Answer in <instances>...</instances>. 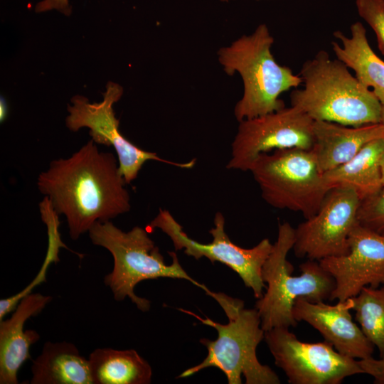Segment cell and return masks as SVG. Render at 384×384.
Masks as SVG:
<instances>
[{
  "mask_svg": "<svg viewBox=\"0 0 384 384\" xmlns=\"http://www.w3.org/2000/svg\"><path fill=\"white\" fill-rule=\"evenodd\" d=\"M206 294L215 299L228 318L223 324L206 317L203 319L192 312L203 324L216 329L218 338L200 342L208 349V355L199 364L185 370L178 378H187L209 367L221 370L229 384H279L278 375L268 366L260 363L256 355L258 344L265 338L257 310L245 309L244 302L223 293L210 289Z\"/></svg>",
  "mask_w": 384,
  "mask_h": 384,
  "instance_id": "obj_4",
  "label": "cell"
},
{
  "mask_svg": "<svg viewBox=\"0 0 384 384\" xmlns=\"http://www.w3.org/2000/svg\"><path fill=\"white\" fill-rule=\"evenodd\" d=\"M352 298L355 320L368 340L377 348L379 358L384 359V284L365 287Z\"/></svg>",
  "mask_w": 384,
  "mask_h": 384,
  "instance_id": "obj_21",
  "label": "cell"
},
{
  "mask_svg": "<svg viewBox=\"0 0 384 384\" xmlns=\"http://www.w3.org/2000/svg\"><path fill=\"white\" fill-rule=\"evenodd\" d=\"M31 373V384H93L88 358L67 341L46 342Z\"/></svg>",
  "mask_w": 384,
  "mask_h": 384,
  "instance_id": "obj_18",
  "label": "cell"
},
{
  "mask_svg": "<svg viewBox=\"0 0 384 384\" xmlns=\"http://www.w3.org/2000/svg\"><path fill=\"white\" fill-rule=\"evenodd\" d=\"M360 203L361 199L353 188H331L316 213L294 228V255L319 261L347 254L349 235L358 223Z\"/></svg>",
  "mask_w": 384,
  "mask_h": 384,
  "instance_id": "obj_12",
  "label": "cell"
},
{
  "mask_svg": "<svg viewBox=\"0 0 384 384\" xmlns=\"http://www.w3.org/2000/svg\"><path fill=\"white\" fill-rule=\"evenodd\" d=\"M88 233L94 245L105 248L112 255L113 269L105 277L104 283L116 301L128 297L139 310L148 311L150 301L138 297L134 293L135 287L142 281L160 277L186 279L206 292L209 289L186 273L176 252H168L172 262L166 265L146 228L135 226L125 232L110 220L95 223Z\"/></svg>",
  "mask_w": 384,
  "mask_h": 384,
  "instance_id": "obj_5",
  "label": "cell"
},
{
  "mask_svg": "<svg viewBox=\"0 0 384 384\" xmlns=\"http://www.w3.org/2000/svg\"><path fill=\"white\" fill-rule=\"evenodd\" d=\"M53 9L58 10L66 16H69L72 11L68 0H43L35 7V11L38 13Z\"/></svg>",
  "mask_w": 384,
  "mask_h": 384,
  "instance_id": "obj_26",
  "label": "cell"
},
{
  "mask_svg": "<svg viewBox=\"0 0 384 384\" xmlns=\"http://www.w3.org/2000/svg\"><path fill=\"white\" fill-rule=\"evenodd\" d=\"M302 89L293 90L291 105L314 121L359 127L380 123L382 104L338 59L319 50L302 65Z\"/></svg>",
  "mask_w": 384,
  "mask_h": 384,
  "instance_id": "obj_2",
  "label": "cell"
},
{
  "mask_svg": "<svg viewBox=\"0 0 384 384\" xmlns=\"http://www.w3.org/2000/svg\"><path fill=\"white\" fill-rule=\"evenodd\" d=\"M359 16L375 33L378 46L384 55V0H356Z\"/></svg>",
  "mask_w": 384,
  "mask_h": 384,
  "instance_id": "obj_24",
  "label": "cell"
},
{
  "mask_svg": "<svg viewBox=\"0 0 384 384\" xmlns=\"http://www.w3.org/2000/svg\"><path fill=\"white\" fill-rule=\"evenodd\" d=\"M52 297L31 293L22 298L7 319L0 320V383L17 384L18 372L31 358L30 347L40 339L39 334L24 329L26 321L39 313Z\"/></svg>",
  "mask_w": 384,
  "mask_h": 384,
  "instance_id": "obj_15",
  "label": "cell"
},
{
  "mask_svg": "<svg viewBox=\"0 0 384 384\" xmlns=\"http://www.w3.org/2000/svg\"><path fill=\"white\" fill-rule=\"evenodd\" d=\"M275 365L291 384H340L350 376L365 373L358 360L338 353L324 341L303 342L287 327L265 331Z\"/></svg>",
  "mask_w": 384,
  "mask_h": 384,
  "instance_id": "obj_9",
  "label": "cell"
},
{
  "mask_svg": "<svg viewBox=\"0 0 384 384\" xmlns=\"http://www.w3.org/2000/svg\"><path fill=\"white\" fill-rule=\"evenodd\" d=\"M295 229L287 222L279 224L277 240L262 268L267 291L255 304L261 327L269 331L277 327H295L293 315L296 300L304 298L311 302L329 299L335 287L332 276L319 262L308 259L299 265L301 274L293 276V265L287 255L293 248Z\"/></svg>",
  "mask_w": 384,
  "mask_h": 384,
  "instance_id": "obj_6",
  "label": "cell"
},
{
  "mask_svg": "<svg viewBox=\"0 0 384 384\" xmlns=\"http://www.w3.org/2000/svg\"><path fill=\"white\" fill-rule=\"evenodd\" d=\"M264 201L277 209L314 215L331 189L311 150L275 149L259 155L250 171Z\"/></svg>",
  "mask_w": 384,
  "mask_h": 384,
  "instance_id": "obj_7",
  "label": "cell"
},
{
  "mask_svg": "<svg viewBox=\"0 0 384 384\" xmlns=\"http://www.w3.org/2000/svg\"><path fill=\"white\" fill-rule=\"evenodd\" d=\"M225 223L223 215L217 212L213 219L214 226L209 230L213 240L207 244L190 238L167 210L160 209L146 229L149 233L160 229L170 238L175 250H183L186 255L196 260L206 257L212 263L220 262L225 265L238 273L244 284L252 290L255 297L260 299L263 296V289L266 288L262 278V268L273 244L268 238H264L252 248L240 247L229 238L225 231Z\"/></svg>",
  "mask_w": 384,
  "mask_h": 384,
  "instance_id": "obj_8",
  "label": "cell"
},
{
  "mask_svg": "<svg viewBox=\"0 0 384 384\" xmlns=\"http://www.w3.org/2000/svg\"><path fill=\"white\" fill-rule=\"evenodd\" d=\"M123 88L119 85L110 82L100 102L90 103L83 96H74L71 99L73 105L68 106L69 115L65 119L67 127L73 132L87 127L92 139L96 144L112 146L117 154L119 170L127 183L136 179L143 165L151 160L183 169L193 167L195 159L186 163L164 159L155 152L142 149L121 134L113 105L121 98Z\"/></svg>",
  "mask_w": 384,
  "mask_h": 384,
  "instance_id": "obj_11",
  "label": "cell"
},
{
  "mask_svg": "<svg viewBox=\"0 0 384 384\" xmlns=\"http://www.w3.org/2000/svg\"><path fill=\"white\" fill-rule=\"evenodd\" d=\"M8 112V106L5 99L1 97L0 101V119L1 122H4Z\"/></svg>",
  "mask_w": 384,
  "mask_h": 384,
  "instance_id": "obj_27",
  "label": "cell"
},
{
  "mask_svg": "<svg viewBox=\"0 0 384 384\" xmlns=\"http://www.w3.org/2000/svg\"><path fill=\"white\" fill-rule=\"evenodd\" d=\"M314 120L291 105L239 122L231 144L228 169L250 171L260 154L275 149L311 150Z\"/></svg>",
  "mask_w": 384,
  "mask_h": 384,
  "instance_id": "obj_10",
  "label": "cell"
},
{
  "mask_svg": "<svg viewBox=\"0 0 384 384\" xmlns=\"http://www.w3.org/2000/svg\"><path fill=\"white\" fill-rule=\"evenodd\" d=\"M384 157V138L367 143L346 163L323 174L327 186L353 188L361 201L376 193L383 186L381 161Z\"/></svg>",
  "mask_w": 384,
  "mask_h": 384,
  "instance_id": "obj_19",
  "label": "cell"
},
{
  "mask_svg": "<svg viewBox=\"0 0 384 384\" xmlns=\"http://www.w3.org/2000/svg\"><path fill=\"white\" fill-rule=\"evenodd\" d=\"M273 43L267 26L262 23L217 52L223 71L230 76L237 73L242 80V96L234 107L238 122L285 107L279 96L302 83L300 75L276 61Z\"/></svg>",
  "mask_w": 384,
  "mask_h": 384,
  "instance_id": "obj_3",
  "label": "cell"
},
{
  "mask_svg": "<svg viewBox=\"0 0 384 384\" xmlns=\"http://www.w3.org/2000/svg\"><path fill=\"white\" fill-rule=\"evenodd\" d=\"M358 361L365 374L373 378L374 383L384 384V359L371 356Z\"/></svg>",
  "mask_w": 384,
  "mask_h": 384,
  "instance_id": "obj_25",
  "label": "cell"
},
{
  "mask_svg": "<svg viewBox=\"0 0 384 384\" xmlns=\"http://www.w3.org/2000/svg\"><path fill=\"white\" fill-rule=\"evenodd\" d=\"M41 219L46 225L48 236V246L44 262L36 277L18 293L0 300V320L12 312L20 300L31 294L33 289L46 281V274L50 265L59 262L58 252L60 247L70 249L63 242L59 233L60 222L58 215L54 210L50 200L45 196L39 204Z\"/></svg>",
  "mask_w": 384,
  "mask_h": 384,
  "instance_id": "obj_22",
  "label": "cell"
},
{
  "mask_svg": "<svg viewBox=\"0 0 384 384\" xmlns=\"http://www.w3.org/2000/svg\"><path fill=\"white\" fill-rule=\"evenodd\" d=\"M349 252L319 260L334 279L329 301L356 297L365 287L384 284V235L357 223L348 237Z\"/></svg>",
  "mask_w": 384,
  "mask_h": 384,
  "instance_id": "obj_13",
  "label": "cell"
},
{
  "mask_svg": "<svg viewBox=\"0 0 384 384\" xmlns=\"http://www.w3.org/2000/svg\"><path fill=\"white\" fill-rule=\"evenodd\" d=\"M353 306V298L338 301L334 305L299 298L293 315L298 322L305 321L316 329L338 353L362 360L372 356L374 346L353 322L351 314Z\"/></svg>",
  "mask_w": 384,
  "mask_h": 384,
  "instance_id": "obj_14",
  "label": "cell"
},
{
  "mask_svg": "<svg viewBox=\"0 0 384 384\" xmlns=\"http://www.w3.org/2000/svg\"><path fill=\"white\" fill-rule=\"evenodd\" d=\"M381 177H382V183L384 186V157L382 159L381 161Z\"/></svg>",
  "mask_w": 384,
  "mask_h": 384,
  "instance_id": "obj_28",
  "label": "cell"
},
{
  "mask_svg": "<svg viewBox=\"0 0 384 384\" xmlns=\"http://www.w3.org/2000/svg\"><path fill=\"white\" fill-rule=\"evenodd\" d=\"M334 36L339 43L331 42L332 50L336 58L354 71L356 78L372 91L384 105V61L370 47L366 29L356 21L350 26V36L336 31Z\"/></svg>",
  "mask_w": 384,
  "mask_h": 384,
  "instance_id": "obj_17",
  "label": "cell"
},
{
  "mask_svg": "<svg viewBox=\"0 0 384 384\" xmlns=\"http://www.w3.org/2000/svg\"><path fill=\"white\" fill-rule=\"evenodd\" d=\"M257 1H260V0H257Z\"/></svg>",
  "mask_w": 384,
  "mask_h": 384,
  "instance_id": "obj_31",
  "label": "cell"
},
{
  "mask_svg": "<svg viewBox=\"0 0 384 384\" xmlns=\"http://www.w3.org/2000/svg\"><path fill=\"white\" fill-rule=\"evenodd\" d=\"M382 112H381V121L380 123L382 124L384 129V105H382Z\"/></svg>",
  "mask_w": 384,
  "mask_h": 384,
  "instance_id": "obj_29",
  "label": "cell"
},
{
  "mask_svg": "<svg viewBox=\"0 0 384 384\" xmlns=\"http://www.w3.org/2000/svg\"><path fill=\"white\" fill-rule=\"evenodd\" d=\"M313 134L311 151L324 174L348 161L369 142L384 138V129L381 123L351 127L314 121Z\"/></svg>",
  "mask_w": 384,
  "mask_h": 384,
  "instance_id": "obj_16",
  "label": "cell"
},
{
  "mask_svg": "<svg viewBox=\"0 0 384 384\" xmlns=\"http://www.w3.org/2000/svg\"><path fill=\"white\" fill-rule=\"evenodd\" d=\"M93 384H149L152 370L135 350L100 348L88 357Z\"/></svg>",
  "mask_w": 384,
  "mask_h": 384,
  "instance_id": "obj_20",
  "label": "cell"
},
{
  "mask_svg": "<svg viewBox=\"0 0 384 384\" xmlns=\"http://www.w3.org/2000/svg\"><path fill=\"white\" fill-rule=\"evenodd\" d=\"M92 139L67 159L53 160L37 178V186L58 215H65L72 240L97 222L129 211L130 196L111 152L99 150Z\"/></svg>",
  "mask_w": 384,
  "mask_h": 384,
  "instance_id": "obj_1",
  "label": "cell"
},
{
  "mask_svg": "<svg viewBox=\"0 0 384 384\" xmlns=\"http://www.w3.org/2000/svg\"><path fill=\"white\" fill-rule=\"evenodd\" d=\"M219 1H223V2H229L231 0H219Z\"/></svg>",
  "mask_w": 384,
  "mask_h": 384,
  "instance_id": "obj_30",
  "label": "cell"
},
{
  "mask_svg": "<svg viewBox=\"0 0 384 384\" xmlns=\"http://www.w3.org/2000/svg\"><path fill=\"white\" fill-rule=\"evenodd\" d=\"M357 219L362 226L384 235V186L361 201Z\"/></svg>",
  "mask_w": 384,
  "mask_h": 384,
  "instance_id": "obj_23",
  "label": "cell"
}]
</instances>
